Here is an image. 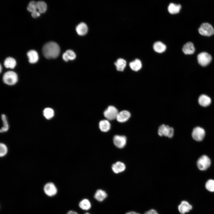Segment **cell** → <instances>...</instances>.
I'll list each match as a JSON object with an SVG mask.
<instances>
[{
    "instance_id": "6da1fadb",
    "label": "cell",
    "mask_w": 214,
    "mask_h": 214,
    "mask_svg": "<svg viewBox=\"0 0 214 214\" xmlns=\"http://www.w3.org/2000/svg\"><path fill=\"white\" fill-rule=\"evenodd\" d=\"M60 52L59 45L54 42H49L46 43L42 49L43 56L47 59H54L57 57Z\"/></svg>"
},
{
    "instance_id": "7a4b0ae2",
    "label": "cell",
    "mask_w": 214,
    "mask_h": 214,
    "mask_svg": "<svg viewBox=\"0 0 214 214\" xmlns=\"http://www.w3.org/2000/svg\"><path fill=\"white\" fill-rule=\"evenodd\" d=\"M3 80L5 84L9 85H13L17 82L18 76L15 72L8 71L4 74Z\"/></svg>"
},
{
    "instance_id": "3957f363",
    "label": "cell",
    "mask_w": 214,
    "mask_h": 214,
    "mask_svg": "<svg viewBox=\"0 0 214 214\" xmlns=\"http://www.w3.org/2000/svg\"><path fill=\"white\" fill-rule=\"evenodd\" d=\"M211 161L207 155H203L201 156L198 159L197 165L198 169L202 171L206 170L210 166Z\"/></svg>"
},
{
    "instance_id": "277c9868",
    "label": "cell",
    "mask_w": 214,
    "mask_h": 214,
    "mask_svg": "<svg viewBox=\"0 0 214 214\" xmlns=\"http://www.w3.org/2000/svg\"><path fill=\"white\" fill-rule=\"evenodd\" d=\"M174 133V130L172 128L164 124L160 125L158 130L159 136H164L169 138H171L173 136Z\"/></svg>"
},
{
    "instance_id": "5b68a950",
    "label": "cell",
    "mask_w": 214,
    "mask_h": 214,
    "mask_svg": "<svg viewBox=\"0 0 214 214\" xmlns=\"http://www.w3.org/2000/svg\"><path fill=\"white\" fill-rule=\"evenodd\" d=\"M199 33L202 35L210 36L214 34V29L209 23H202L198 30Z\"/></svg>"
},
{
    "instance_id": "8992f818",
    "label": "cell",
    "mask_w": 214,
    "mask_h": 214,
    "mask_svg": "<svg viewBox=\"0 0 214 214\" xmlns=\"http://www.w3.org/2000/svg\"><path fill=\"white\" fill-rule=\"evenodd\" d=\"M118 111L114 106H110L105 110L103 115L108 120H112L116 119Z\"/></svg>"
},
{
    "instance_id": "52a82bcc",
    "label": "cell",
    "mask_w": 214,
    "mask_h": 214,
    "mask_svg": "<svg viewBox=\"0 0 214 214\" xmlns=\"http://www.w3.org/2000/svg\"><path fill=\"white\" fill-rule=\"evenodd\" d=\"M211 56L206 52H202L197 56V59L199 63L201 65L205 66L208 65L212 60Z\"/></svg>"
},
{
    "instance_id": "ba28073f",
    "label": "cell",
    "mask_w": 214,
    "mask_h": 214,
    "mask_svg": "<svg viewBox=\"0 0 214 214\" xmlns=\"http://www.w3.org/2000/svg\"><path fill=\"white\" fill-rule=\"evenodd\" d=\"M205 133L204 129L199 127H196L193 129L192 136L194 140L199 141H202L204 139Z\"/></svg>"
},
{
    "instance_id": "9c48e42d",
    "label": "cell",
    "mask_w": 214,
    "mask_h": 214,
    "mask_svg": "<svg viewBox=\"0 0 214 214\" xmlns=\"http://www.w3.org/2000/svg\"><path fill=\"white\" fill-rule=\"evenodd\" d=\"M44 191L45 194L49 196H52L55 195L57 191V190L55 184L52 182L47 183L44 185Z\"/></svg>"
},
{
    "instance_id": "30bf717a",
    "label": "cell",
    "mask_w": 214,
    "mask_h": 214,
    "mask_svg": "<svg viewBox=\"0 0 214 214\" xmlns=\"http://www.w3.org/2000/svg\"><path fill=\"white\" fill-rule=\"evenodd\" d=\"M113 141L114 145L117 147L122 148L126 144L127 138L124 136L116 135L114 136Z\"/></svg>"
},
{
    "instance_id": "8fae6325",
    "label": "cell",
    "mask_w": 214,
    "mask_h": 214,
    "mask_svg": "<svg viewBox=\"0 0 214 214\" xmlns=\"http://www.w3.org/2000/svg\"><path fill=\"white\" fill-rule=\"evenodd\" d=\"M130 113L127 110H123L118 112L116 119L120 123H123L127 121L130 117Z\"/></svg>"
},
{
    "instance_id": "7c38bea8",
    "label": "cell",
    "mask_w": 214,
    "mask_h": 214,
    "mask_svg": "<svg viewBox=\"0 0 214 214\" xmlns=\"http://www.w3.org/2000/svg\"><path fill=\"white\" fill-rule=\"evenodd\" d=\"M179 212L182 214L188 212L192 208V207L188 202L185 201H182L178 207Z\"/></svg>"
},
{
    "instance_id": "4fadbf2b",
    "label": "cell",
    "mask_w": 214,
    "mask_h": 214,
    "mask_svg": "<svg viewBox=\"0 0 214 214\" xmlns=\"http://www.w3.org/2000/svg\"><path fill=\"white\" fill-rule=\"evenodd\" d=\"M198 101L199 105L204 107L209 106L211 102V98L207 95L204 94H202L199 96Z\"/></svg>"
},
{
    "instance_id": "5bb4252c",
    "label": "cell",
    "mask_w": 214,
    "mask_h": 214,
    "mask_svg": "<svg viewBox=\"0 0 214 214\" xmlns=\"http://www.w3.org/2000/svg\"><path fill=\"white\" fill-rule=\"evenodd\" d=\"M125 164L122 162L118 161L113 164L112 166L113 171L116 174H118L124 171L125 169Z\"/></svg>"
},
{
    "instance_id": "9a60e30c",
    "label": "cell",
    "mask_w": 214,
    "mask_h": 214,
    "mask_svg": "<svg viewBox=\"0 0 214 214\" xmlns=\"http://www.w3.org/2000/svg\"><path fill=\"white\" fill-rule=\"evenodd\" d=\"M76 30L78 35L83 36L87 33L88 28L86 23L84 22H81L76 26Z\"/></svg>"
},
{
    "instance_id": "2e32d148",
    "label": "cell",
    "mask_w": 214,
    "mask_h": 214,
    "mask_svg": "<svg viewBox=\"0 0 214 214\" xmlns=\"http://www.w3.org/2000/svg\"><path fill=\"white\" fill-rule=\"evenodd\" d=\"M183 52L186 54H193L195 49L193 44L191 42L185 44L182 48Z\"/></svg>"
},
{
    "instance_id": "e0dca14e",
    "label": "cell",
    "mask_w": 214,
    "mask_h": 214,
    "mask_svg": "<svg viewBox=\"0 0 214 214\" xmlns=\"http://www.w3.org/2000/svg\"><path fill=\"white\" fill-rule=\"evenodd\" d=\"M181 8L180 4H177L173 3H170L168 7V10L171 14H175L178 13Z\"/></svg>"
},
{
    "instance_id": "ac0fdd59",
    "label": "cell",
    "mask_w": 214,
    "mask_h": 214,
    "mask_svg": "<svg viewBox=\"0 0 214 214\" xmlns=\"http://www.w3.org/2000/svg\"><path fill=\"white\" fill-rule=\"evenodd\" d=\"M166 48V45L160 41L155 42L153 45V48L156 52L159 53L164 52Z\"/></svg>"
},
{
    "instance_id": "d6986e66",
    "label": "cell",
    "mask_w": 214,
    "mask_h": 214,
    "mask_svg": "<svg viewBox=\"0 0 214 214\" xmlns=\"http://www.w3.org/2000/svg\"><path fill=\"white\" fill-rule=\"evenodd\" d=\"M100 129L103 132H107L111 128V125L108 120L104 119L100 121L99 123Z\"/></svg>"
},
{
    "instance_id": "ffe728a7",
    "label": "cell",
    "mask_w": 214,
    "mask_h": 214,
    "mask_svg": "<svg viewBox=\"0 0 214 214\" xmlns=\"http://www.w3.org/2000/svg\"><path fill=\"white\" fill-rule=\"evenodd\" d=\"M27 55L29 59V62L31 63H35L38 61V55L37 52L35 50L29 51L27 53Z\"/></svg>"
},
{
    "instance_id": "44dd1931",
    "label": "cell",
    "mask_w": 214,
    "mask_h": 214,
    "mask_svg": "<svg viewBox=\"0 0 214 214\" xmlns=\"http://www.w3.org/2000/svg\"><path fill=\"white\" fill-rule=\"evenodd\" d=\"M76 57V55L75 53L71 50L66 51L62 55V58L66 62H67L69 60H74L75 58Z\"/></svg>"
},
{
    "instance_id": "7402d4cb",
    "label": "cell",
    "mask_w": 214,
    "mask_h": 214,
    "mask_svg": "<svg viewBox=\"0 0 214 214\" xmlns=\"http://www.w3.org/2000/svg\"><path fill=\"white\" fill-rule=\"evenodd\" d=\"M129 66L133 70L137 71L141 68L142 65L141 61L139 59H136L130 63Z\"/></svg>"
},
{
    "instance_id": "603a6c76",
    "label": "cell",
    "mask_w": 214,
    "mask_h": 214,
    "mask_svg": "<svg viewBox=\"0 0 214 214\" xmlns=\"http://www.w3.org/2000/svg\"><path fill=\"white\" fill-rule=\"evenodd\" d=\"M107 196V193L101 189H98L95 193L94 197L97 201L102 202L106 198Z\"/></svg>"
},
{
    "instance_id": "cb8c5ba5",
    "label": "cell",
    "mask_w": 214,
    "mask_h": 214,
    "mask_svg": "<svg viewBox=\"0 0 214 214\" xmlns=\"http://www.w3.org/2000/svg\"><path fill=\"white\" fill-rule=\"evenodd\" d=\"M114 64L118 71H122L126 66V62L124 59L119 58L117 59Z\"/></svg>"
},
{
    "instance_id": "d4e9b609",
    "label": "cell",
    "mask_w": 214,
    "mask_h": 214,
    "mask_svg": "<svg viewBox=\"0 0 214 214\" xmlns=\"http://www.w3.org/2000/svg\"><path fill=\"white\" fill-rule=\"evenodd\" d=\"M16 64L15 60L11 57L7 58L5 60L4 63V65L6 67L11 69L14 68Z\"/></svg>"
},
{
    "instance_id": "484cf974",
    "label": "cell",
    "mask_w": 214,
    "mask_h": 214,
    "mask_svg": "<svg viewBox=\"0 0 214 214\" xmlns=\"http://www.w3.org/2000/svg\"><path fill=\"white\" fill-rule=\"evenodd\" d=\"M79 206L81 209L84 210H88L91 207L90 202L86 199H84L82 200L79 202Z\"/></svg>"
},
{
    "instance_id": "4316f807",
    "label": "cell",
    "mask_w": 214,
    "mask_h": 214,
    "mask_svg": "<svg viewBox=\"0 0 214 214\" xmlns=\"http://www.w3.org/2000/svg\"><path fill=\"white\" fill-rule=\"evenodd\" d=\"M38 11L40 13H44L47 10V5L46 3L43 1L37 2Z\"/></svg>"
},
{
    "instance_id": "83f0119b",
    "label": "cell",
    "mask_w": 214,
    "mask_h": 214,
    "mask_svg": "<svg viewBox=\"0 0 214 214\" xmlns=\"http://www.w3.org/2000/svg\"><path fill=\"white\" fill-rule=\"evenodd\" d=\"M43 114L46 119H49L52 118L54 116V112L52 108H46L43 110Z\"/></svg>"
},
{
    "instance_id": "f1b7e54d",
    "label": "cell",
    "mask_w": 214,
    "mask_h": 214,
    "mask_svg": "<svg viewBox=\"0 0 214 214\" xmlns=\"http://www.w3.org/2000/svg\"><path fill=\"white\" fill-rule=\"evenodd\" d=\"M1 117L3 122V126L1 128L0 131L1 133H3L8 131L9 126L6 116L4 114H2Z\"/></svg>"
},
{
    "instance_id": "f546056e",
    "label": "cell",
    "mask_w": 214,
    "mask_h": 214,
    "mask_svg": "<svg viewBox=\"0 0 214 214\" xmlns=\"http://www.w3.org/2000/svg\"><path fill=\"white\" fill-rule=\"evenodd\" d=\"M27 10L29 12L32 13L37 10V2L32 1L29 4L27 8Z\"/></svg>"
},
{
    "instance_id": "4dcf8cb0",
    "label": "cell",
    "mask_w": 214,
    "mask_h": 214,
    "mask_svg": "<svg viewBox=\"0 0 214 214\" xmlns=\"http://www.w3.org/2000/svg\"><path fill=\"white\" fill-rule=\"evenodd\" d=\"M206 189L210 192H214V180L212 179L208 180L206 183Z\"/></svg>"
},
{
    "instance_id": "1f68e13d",
    "label": "cell",
    "mask_w": 214,
    "mask_h": 214,
    "mask_svg": "<svg viewBox=\"0 0 214 214\" xmlns=\"http://www.w3.org/2000/svg\"><path fill=\"white\" fill-rule=\"evenodd\" d=\"M8 152V149L6 145L3 143L0 144V156L3 157L6 155Z\"/></svg>"
},
{
    "instance_id": "d6a6232c",
    "label": "cell",
    "mask_w": 214,
    "mask_h": 214,
    "mask_svg": "<svg viewBox=\"0 0 214 214\" xmlns=\"http://www.w3.org/2000/svg\"><path fill=\"white\" fill-rule=\"evenodd\" d=\"M143 214H158V213L156 210L151 209L145 212Z\"/></svg>"
},
{
    "instance_id": "836d02e7",
    "label": "cell",
    "mask_w": 214,
    "mask_h": 214,
    "mask_svg": "<svg viewBox=\"0 0 214 214\" xmlns=\"http://www.w3.org/2000/svg\"><path fill=\"white\" fill-rule=\"evenodd\" d=\"M40 13L37 11L31 13V15L33 18H36L39 17Z\"/></svg>"
},
{
    "instance_id": "e575fe53",
    "label": "cell",
    "mask_w": 214,
    "mask_h": 214,
    "mask_svg": "<svg viewBox=\"0 0 214 214\" xmlns=\"http://www.w3.org/2000/svg\"><path fill=\"white\" fill-rule=\"evenodd\" d=\"M125 214H140V213H137L135 211H131L128 212L127 213Z\"/></svg>"
},
{
    "instance_id": "d590c367",
    "label": "cell",
    "mask_w": 214,
    "mask_h": 214,
    "mask_svg": "<svg viewBox=\"0 0 214 214\" xmlns=\"http://www.w3.org/2000/svg\"><path fill=\"white\" fill-rule=\"evenodd\" d=\"M67 214H78L76 212L72 210H70L67 213Z\"/></svg>"
},
{
    "instance_id": "8d00e7d4",
    "label": "cell",
    "mask_w": 214,
    "mask_h": 214,
    "mask_svg": "<svg viewBox=\"0 0 214 214\" xmlns=\"http://www.w3.org/2000/svg\"><path fill=\"white\" fill-rule=\"evenodd\" d=\"M1 70H2L1 66H1H0V72H1Z\"/></svg>"
},
{
    "instance_id": "74e56055",
    "label": "cell",
    "mask_w": 214,
    "mask_h": 214,
    "mask_svg": "<svg viewBox=\"0 0 214 214\" xmlns=\"http://www.w3.org/2000/svg\"><path fill=\"white\" fill-rule=\"evenodd\" d=\"M84 214H89V213H84Z\"/></svg>"
}]
</instances>
